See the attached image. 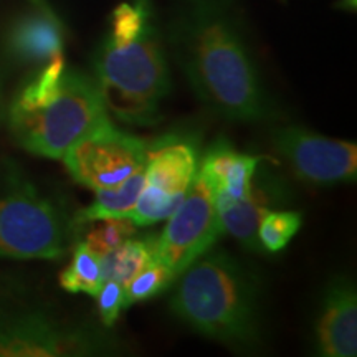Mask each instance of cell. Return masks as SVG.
Masks as SVG:
<instances>
[{
    "label": "cell",
    "mask_w": 357,
    "mask_h": 357,
    "mask_svg": "<svg viewBox=\"0 0 357 357\" xmlns=\"http://www.w3.org/2000/svg\"><path fill=\"white\" fill-rule=\"evenodd\" d=\"M177 275L159 260H151L129 283L124 287V300L126 307L134 303L147 301L159 296L176 283Z\"/></svg>",
    "instance_id": "ac0fdd59"
},
{
    "label": "cell",
    "mask_w": 357,
    "mask_h": 357,
    "mask_svg": "<svg viewBox=\"0 0 357 357\" xmlns=\"http://www.w3.org/2000/svg\"><path fill=\"white\" fill-rule=\"evenodd\" d=\"M93 78L116 119L141 128L160 121L172 84L149 0L114 8L108 33L93 56Z\"/></svg>",
    "instance_id": "7a4b0ae2"
},
{
    "label": "cell",
    "mask_w": 357,
    "mask_h": 357,
    "mask_svg": "<svg viewBox=\"0 0 357 357\" xmlns=\"http://www.w3.org/2000/svg\"><path fill=\"white\" fill-rule=\"evenodd\" d=\"M169 45L192 91L213 114L236 123L280 118L231 0H181L169 25Z\"/></svg>",
    "instance_id": "6da1fadb"
},
{
    "label": "cell",
    "mask_w": 357,
    "mask_h": 357,
    "mask_svg": "<svg viewBox=\"0 0 357 357\" xmlns=\"http://www.w3.org/2000/svg\"><path fill=\"white\" fill-rule=\"evenodd\" d=\"M116 339L91 328L56 323L42 312H25L0 323V357L106 356Z\"/></svg>",
    "instance_id": "ba28073f"
},
{
    "label": "cell",
    "mask_w": 357,
    "mask_h": 357,
    "mask_svg": "<svg viewBox=\"0 0 357 357\" xmlns=\"http://www.w3.org/2000/svg\"><path fill=\"white\" fill-rule=\"evenodd\" d=\"M109 118L95 78L66 68L56 95L35 109L7 108L12 137L26 153L61 159L89 129Z\"/></svg>",
    "instance_id": "277c9868"
},
{
    "label": "cell",
    "mask_w": 357,
    "mask_h": 357,
    "mask_svg": "<svg viewBox=\"0 0 357 357\" xmlns=\"http://www.w3.org/2000/svg\"><path fill=\"white\" fill-rule=\"evenodd\" d=\"M316 352L324 357L357 354V291L354 281L336 276L324 289L314 326Z\"/></svg>",
    "instance_id": "7c38bea8"
},
{
    "label": "cell",
    "mask_w": 357,
    "mask_h": 357,
    "mask_svg": "<svg viewBox=\"0 0 357 357\" xmlns=\"http://www.w3.org/2000/svg\"><path fill=\"white\" fill-rule=\"evenodd\" d=\"M291 199V189L280 172L260 160L252 177L250 190L238 200H213L222 229L250 252H261L258 225L270 211L284 207Z\"/></svg>",
    "instance_id": "8fae6325"
},
{
    "label": "cell",
    "mask_w": 357,
    "mask_h": 357,
    "mask_svg": "<svg viewBox=\"0 0 357 357\" xmlns=\"http://www.w3.org/2000/svg\"><path fill=\"white\" fill-rule=\"evenodd\" d=\"M167 220L166 229L158 236L155 260L178 276L225 234L211 187L199 169L182 204Z\"/></svg>",
    "instance_id": "9c48e42d"
},
{
    "label": "cell",
    "mask_w": 357,
    "mask_h": 357,
    "mask_svg": "<svg viewBox=\"0 0 357 357\" xmlns=\"http://www.w3.org/2000/svg\"><path fill=\"white\" fill-rule=\"evenodd\" d=\"M171 311L204 336L240 349L261 341L258 281L227 250L211 248L177 276Z\"/></svg>",
    "instance_id": "3957f363"
},
{
    "label": "cell",
    "mask_w": 357,
    "mask_h": 357,
    "mask_svg": "<svg viewBox=\"0 0 357 357\" xmlns=\"http://www.w3.org/2000/svg\"><path fill=\"white\" fill-rule=\"evenodd\" d=\"M199 146L194 137L164 134L149 142L144 166V187L129 218L136 227L167 220L184 200L199 169Z\"/></svg>",
    "instance_id": "8992f818"
},
{
    "label": "cell",
    "mask_w": 357,
    "mask_h": 357,
    "mask_svg": "<svg viewBox=\"0 0 357 357\" xmlns=\"http://www.w3.org/2000/svg\"><path fill=\"white\" fill-rule=\"evenodd\" d=\"M342 3H344L349 10H356V7H357V0H342Z\"/></svg>",
    "instance_id": "cb8c5ba5"
},
{
    "label": "cell",
    "mask_w": 357,
    "mask_h": 357,
    "mask_svg": "<svg viewBox=\"0 0 357 357\" xmlns=\"http://www.w3.org/2000/svg\"><path fill=\"white\" fill-rule=\"evenodd\" d=\"M303 223V213L296 211H270L258 225V242L261 250L278 253L288 247Z\"/></svg>",
    "instance_id": "d6986e66"
},
{
    "label": "cell",
    "mask_w": 357,
    "mask_h": 357,
    "mask_svg": "<svg viewBox=\"0 0 357 357\" xmlns=\"http://www.w3.org/2000/svg\"><path fill=\"white\" fill-rule=\"evenodd\" d=\"M73 218L17 167L0 172V257L13 260H60L73 231Z\"/></svg>",
    "instance_id": "5b68a950"
},
{
    "label": "cell",
    "mask_w": 357,
    "mask_h": 357,
    "mask_svg": "<svg viewBox=\"0 0 357 357\" xmlns=\"http://www.w3.org/2000/svg\"><path fill=\"white\" fill-rule=\"evenodd\" d=\"M149 142L116 128L109 118L89 129L66 151L70 176L91 190L119 185L146 166Z\"/></svg>",
    "instance_id": "52a82bcc"
},
{
    "label": "cell",
    "mask_w": 357,
    "mask_h": 357,
    "mask_svg": "<svg viewBox=\"0 0 357 357\" xmlns=\"http://www.w3.org/2000/svg\"><path fill=\"white\" fill-rule=\"evenodd\" d=\"M7 48L24 63L45 65L63 52V33L55 13H37L20 17L7 33Z\"/></svg>",
    "instance_id": "5bb4252c"
},
{
    "label": "cell",
    "mask_w": 357,
    "mask_h": 357,
    "mask_svg": "<svg viewBox=\"0 0 357 357\" xmlns=\"http://www.w3.org/2000/svg\"><path fill=\"white\" fill-rule=\"evenodd\" d=\"M7 114V101H6V93H3V83L2 78H0V126L6 121Z\"/></svg>",
    "instance_id": "7402d4cb"
},
{
    "label": "cell",
    "mask_w": 357,
    "mask_h": 357,
    "mask_svg": "<svg viewBox=\"0 0 357 357\" xmlns=\"http://www.w3.org/2000/svg\"><path fill=\"white\" fill-rule=\"evenodd\" d=\"M260 155L238 153L227 139H217L199 162L213 200H238L250 190Z\"/></svg>",
    "instance_id": "4fadbf2b"
},
{
    "label": "cell",
    "mask_w": 357,
    "mask_h": 357,
    "mask_svg": "<svg viewBox=\"0 0 357 357\" xmlns=\"http://www.w3.org/2000/svg\"><path fill=\"white\" fill-rule=\"evenodd\" d=\"M61 288L68 293H86L96 296L102 284L101 258L79 242L75 247L70 265L60 275Z\"/></svg>",
    "instance_id": "e0dca14e"
},
{
    "label": "cell",
    "mask_w": 357,
    "mask_h": 357,
    "mask_svg": "<svg viewBox=\"0 0 357 357\" xmlns=\"http://www.w3.org/2000/svg\"><path fill=\"white\" fill-rule=\"evenodd\" d=\"M271 142L301 181L316 185L356 182L357 146L321 136L300 126H280L271 131Z\"/></svg>",
    "instance_id": "30bf717a"
},
{
    "label": "cell",
    "mask_w": 357,
    "mask_h": 357,
    "mask_svg": "<svg viewBox=\"0 0 357 357\" xmlns=\"http://www.w3.org/2000/svg\"><path fill=\"white\" fill-rule=\"evenodd\" d=\"M98 300V311H100V319L106 328L114 326L118 321L121 311L126 307V300H124V287L118 281L106 280L102 281L100 291L96 294Z\"/></svg>",
    "instance_id": "44dd1931"
},
{
    "label": "cell",
    "mask_w": 357,
    "mask_h": 357,
    "mask_svg": "<svg viewBox=\"0 0 357 357\" xmlns=\"http://www.w3.org/2000/svg\"><path fill=\"white\" fill-rule=\"evenodd\" d=\"M93 223H96V225L91 227L84 234L83 243L100 258L111 252V250H114L118 245H121L124 240L136 235L137 229L126 217L102 218V220H96Z\"/></svg>",
    "instance_id": "ffe728a7"
},
{
    "label": "cell",
    "mask_w": 357,
    "mask_h": 357,
    "mask_svg": "<svg viewBox=\"0 0 357 357\" xmlns=\"http://www.w3.org/2000/svg\"><path fill=\"white\" fill-rule=\"evenodd\" d=\"M30 3H33V7L37 8V10H42L45 13H55L52 10L50 3H48V0H30Z\"/></svg>",
    "instance_id": "603a6c76"
},
{
    "label": "cell",
    "mask_w": 357,
    "mask_h": 357,
    "mask_svg": "<svg viewBox=\"0 0 357 357\" xmlns=\"http://www.w3.org/2000/svg\"><path fill=\"white\" fill-rule=\"evenodd\" d=\"M158 236L142 235L131 236L118 245L114 250L101 257L102 281L113 280L126 287L134 276L155 258Z\"/></svg>",
    "instance_id": "9a60e30c"
},
{
    "label": "cell",
    "mask_w": 357,
    "mask_h": 357,
    "mask_svg": "<svg viewBox=\"0 0 357 357\" xmlns=\"http://www.w3.org/2000/svg\"><path fill=\"white\" fill-rule=\"evenodd\" d=\"M142 187H144V169L126 178L119 185L96 190L95 200L86 208L75 213L73 225L84 227L102 218L124 217L134 207Z\"/></svg>",
    "instance_id": "2e32d148"
}]
</instances>
